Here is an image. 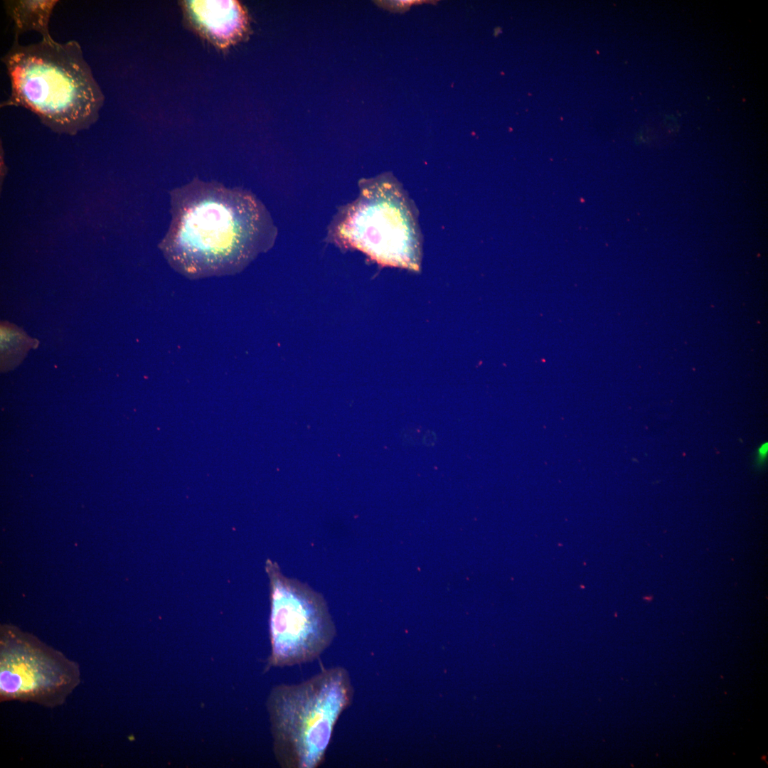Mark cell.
<instances>
[{
  "instance_id": "obj_4",
  "label": "cell",
  "mask_w": 768,
  "mask_h": 768,
  "mask_svg": "<svg viewBox=\"0 0 768 768\" xmlns=\"http://www.w3.org/2000/svg\"><path fill=\"white\" fill-rule=\"evenodd\" d=\"M360 193L342 208L329 233L377 262L417 270L420 232L415 208L400 183L383 174L359 183Z\"/></svg>"
},
{
  "instance_id": "obj_11",
  "label": "cell",
  "mask_w": 768,
  "mask_h": 768,
  "mask_svg": "<svg viewBox=\"0 0 768 768\" xmlns=\"http://www.w3.org/2000/svg\"><path fill=\"white\" fill-rule=\"evenodd\" d=\"M767 444L766 443V444H763L760 447V449H759V455L761 457H764V455L767 454Z\"/></svg>"
},
{
  "instance_id": "obj_1",
  "label": "cell",
  "mask_w": 768,
  "mask_h": 768,
  "mask_svg": "<svg viewBox=\"0 0 768 768\" xmlns=\"http://www.w3.org/2000/svg\"><path fill=\"white\" fill-rule=\"evenodd\" d=\"M171 221L159 247L191 278L241 270L274 242L277 230L250 191L195 178L170 192Z\"/></svg>"
},
{
  "instance_id": "obj_7",
  "label": "cell",
  "mask_w": 768,
  "mask_h": 768,
  "mask_svg": "<svg viewBox=\"0 0 768 768\" xmlns=\"http://www.w3.org/2000/svg\"><path fill=\"white\" fill-rule=\"evenodd\" d=\"M188 6L198 23L220 44L230 43L244 30L245 15L235 1H191Z\"/></svg>"
},
{
  "instance_id": "obj_3",
  "label": "cell",
  "mask_w": 768,
  "mask_h": 768,
  "mask_svg": "<svg viewBox=\"0 0 768 768\" xmlns=\"http://www.w3.org/2000/svg\"><path fill=\"white\" fill-rule=\"evenodd\" d=\"M353 695L350 675L341 666L323 669L299 683L275 687L269 697L268 710L279 764L318 767Z\"/></svg>"
},
{
  "instance_id": "obj_6",
  "label": "cell",
  "mask_w": 768,
  "mask_h": 768,
  "mask_svg": "<svg viewBox=\"0 0 768 768\" xmlns=\"http://www.w3.org/2000/svg\"><path fill=\"white\" fill-rule=\"evenodd\" d=\"M78 663L16 626L0 627V701L53 708L79 686Z\"/></svg>"
},
{
  "instance_id": "obj_10",
  "label": "cell",
  "mask_w": 768,
  "mask_h": 768,
  "mask_svg": "<svg viewBox=\"0 0 768 768\" xmlns=\"http://www.w3.org/2000/svg\"><path fill=\"white\" fill-rule=\"evenodd\" d=\"M422 2H427V1L422 0H399V1H380V5L394 11L403 12L410 9L413 4H422Z\"/></svg>"
},
{
  "instance_id": "obj_9",
  "label": "cell",
  "mask_w": 768,
  "mask_h": 768,
  "mask_svg": "<svg viewBox=\"0 0 768 768\" xmlns=\"http://www.w3.org/2000/svg\"><path fill=\"white\" fill-rule=\"evenodd\" d=\"M1 369L2 372L18 366L27 351L38 344L21 329L8 322L1 324Z\"/></svg>"
},
{
  "instance_id": "obj_8",
  "label": "cell",
  "mask_w": 768,
  "mask_h": 768,
  "mask_svg": "<svg viewBox=\"0 0 768 768\" xmlns=\"http://www.w3.org/2000/svg\"><path fill=\"white\" fill-rule=\"evenodd\" d=\"M8 16L14 24L15 38L27 31L39 33L42 38H51L49 31L53 11L59 2L56 0L4 1Z\"/></svg>"
},
{
  "instance_id": "obj_5",
  "label": "cell",
  "mask_w": 768,
  "mask_h": 768,
  "mask_svg": "<svg viewBox=\"0 0 768 768\" xmlns=\"http://www.w3.org/2000/svg\"><path fill=\"white\" fill-rule=\"evenodd\" d=\"M267 571L270 580V665L292 666L314 661L336 636L326 600L306 584L283 575L275 563L267 561Z\"/></svg>"
},
{
  "instance_id": "obj_2",
  "label": "cell",
  "mask_w": 768,
  "mask_h": 768,
  "mask_svg": "<svg viewBox=\"0 0 768 768\" xmlns=\"http://www.w3.org/2000/svg\"><path fill=\"white\" fill-rule=\"evenodd\" d=\"M1 61L11 85L1 107H24L52 130L70 134L99 118L105 97L76 41L42 38L23 46L14 38Z\"/></svg>"
}]
</instances>
